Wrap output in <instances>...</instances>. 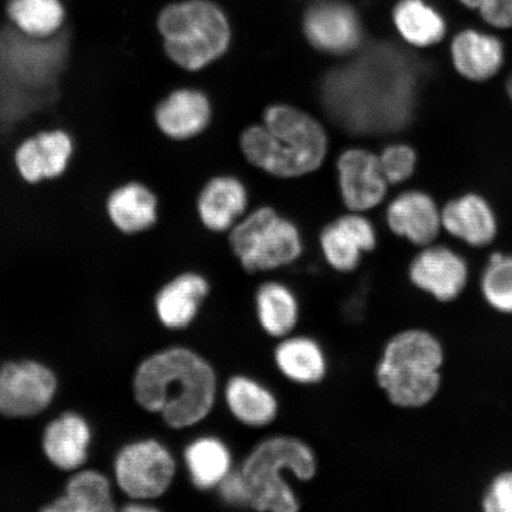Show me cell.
I'll use <instances>...</instances> for the list:
<instances>
[{"instance_id": "d4e9b609", "label": "cell", "mask_w": 512, "mask_h": 512, "mask_svg": "<svg viewBox=\"0 0 512 512\" xmlns=\"http://www.w3.org/2000/svg\"><path fill=\"white\" fill-rule=\"evenodd\" d=\"M255 312L262 331L275 339L292 335L299 323L298 298L279 281H266L259 286L255 293Z\"/></svg>"}, {"instance_id": "5bb4252c", "label": "cell", "mask_w": 512, "mask_h": 512, "mask_svg": "<svg viewBox=\"0 0 512 512\" xmlns=\"http://www.w3.org/2000/svg\"><path fill=\"white\" fill-rule=\"evenodd\" d=\"M386 219L395 235L418 247L432 245L443 229L437 203L420 190L406 191L395 197L389 204Z\"/></svg>"}, {"instance_id": "4dcf8cb0", "label": "cell", "mask_w": 512, "mask_h": 512, "mask_svg": "<svg viewBox=\"0 0 512 512\" xmlns=\"http://www.w3.org/2000/svg\"><path fill=\"white\" fill-rule=\"evenodd\" d=\"M220 501L229 508L251 509V494L240 467H234L215 489Z\"/></svg>"}, {"instance_id": "ffe728a7", "label": "cell", "mask_w": 512, "mask_h": 512, "mask_svg": "<svg viewBox=\"0 0 512 512\" xmlns=\"http://www.w3.org/2000/svg\"><path fill=\"white\" fill-rule=\"evenodd\" d=\"M223 400L241 425L264 428L278 418L279 401L270 388L248 375H234L224 384Z\"/></svg>"}, {"instance_id": "52a82bcc", "label": "cell", "mask_w": 512, "mask_h": 512, "mask_svg": "<svg viewBox=\"0 0 512 512\" xmlns=\"http://www.w3.org/2000/svg\"><path fill=\"white\" fill-rule=\"evenodd\" d=\"M57 377L43 363L24 360L0 366V414L6 418H32L53 402Z\"/></svg>"}, {"instance_id": "5b68a950", "label": "cell", "mask_w": 512, "mask_h": 512, "mask_svg": "<svg viewBox=\"0 0 512 512\" xmlns=\"http://www.w3.org/2000/svg\"><path fill=\"white\" fill-rule=\"evenodd\" d=\"M229 243L249 273L278 270L303 253L298 228L271 208L256 210L239 223L230 233Z\"/></svg>"}, {"instance_id": "603a6c76", "label": "cell", "mask_w": 512, "mask_h": 512, "mask_svg": "<svg viewBox=\"0 0 512 512\" xmlns=\"http://www.w3.org/2000/svg\"><path fill=\"white\" fill-rule=\"evenodd\" d=\"M183 463L190 482L200 491H213L234 469L229 446L215 435H201L185 446Z\"/></svg>"}, {"instance_id": "7c38bea8", "label": "cell", "mask_w": 512, "mask_h": 512, "mask_svg": "<svg viewBox=\"0 0 512 512\" xmlns=\"http://www.w3.org/2000/svg\"><path fill=\"white\" fill-rule=\"evenodd\" d=\"M339 185L347 207L361 213L379 206L387 195L379 156L367 150L345 151L337 162Z\"/></svg>"}, {"instance_id": "44dd1931", "label": "cell", "mask_w": 512, "mask_h": 512, "mask_svg": "<svg viewBox=\"0 0 512 512\" xmlns=\"http://www.w3.org/2000/svg\"><path fill=\"white\" fill-rule=\"evenodd\" d=\"M210 117L209 100L196 89H177L155 108V121L159 131L176 140L189 139L203 132Z\"/></svg>"}, {"instance_id": "f546056e", "label": "cell", "mask_w": 512, "mask_h": 512, "mask_svg": "<svg viewBox=\"0 0 512 512\" xmlns=\"http://www.w3.org/2000/svg\"><path fill=\"white\" fill-rule=\"evenodd\" d=\"M382 174L388 184L408 181L415 172L418 156L412 146L394 144L387 146L379 156Z\"/></svg>"}, {"instance_id": "2e32d148", "label": "cell", "mask_w": 512, "mask_h": 512, "mask_svg": "<svg viewBox=\"0 0 512 512\" xmlns=\"http://www.w3.org/2000/svg\"><path fill=\"white\" fill-rule=\"evenodd\" d=\"M441 226L453 238L477 248L494 242L498 230L494 209L477 194H466L448 202L441 209Z\"/></svg>"}, {"instance_id": "f1b7e54d", "label": "cell", "mask_w": 512, "mask_h": 512, "mask_svg": "<svg viewBox=\"0 0 512 512\" xmlns=\"http://www.w3.org/2000/svg\"><path fill=\"white\" fill-rule=\"evenodd\" d=\"M480 290L492 309L512 315V255L501 252L490 255L480 280Z\"/></svg>"}, {"instance_id": "e0dca14e", "label": "cell", "mask_w": 512, "mask_h": 512, "mask_svg": "<svg viewBox=\"0 0 512 512\" xmlns=\"http://www.w3.org/2000/svg\"><path fill=\"white\" fill-rule=\"evenodd\" d=\"M451 60L454 69L472 82L489 81L499 73L505 50L498 37L476 29H465L452 38Z\"/></svg>"}, {"instance_id": "ac0fdd59", "label": "cell", "mask_w": 512, "mask_h": 512, "mask_svg": "<svg viewBox=\"0 0 512 512\" xmlns=\"http://www.w3.org/2000/svg\"><path fill=\"white\" fill-rule=\"evenodd\" d=\"M106 213L120 234H142L158 221V198L146 184L131 179L107 196Z\"/></svg>"}, {"instance_id": "484cf974", "label": "cell", "mask_w": 512, "mask_h": 512, "mask_svg": "<svg viewBox=\"0 0 512 512\" xmlns=\"http://www.w3.org/2000/svg\"><path fill=\"white\" fill-rule=\"evenodd\" d=\"M47 512H112V485L104 473L82 470L68 480L64 494L42 509Z\"/></svg>"}, {"instance_id": "e575fe53", "label": "cell", "mask_w": 512, "mask_h": 512, "mask_svg": "<svg viewBox=\"0 0 512 512\" xmlns=\"http://www.w3.org/2000/svg\"><path fill=\"white\" fill-rule=\"evenodd\" d=\"M458 2L470 10H478L485 0H458Z\"/></svg>"}, {"instance_id": "7402d4cb", "label": "cell", "mask_w": 512, "mask_h": 512, "mask_svg": "<svg viewBox=\"0 0 512 512\" xmlns=\"http://www.w3.org/2000/svg\"><path fill=\"white\" fill-rule=\"evenodd\" d=\"M274 364L286 380L299 386L322 382L328 373V358L316 339L290 335L279 339Z\"/></svg>"}, {"instance_id": "277c9868", "label": "cell", "mask_w": 512, "mask_h": 512, "mask_svg": "<svg viewBox=\"0 0 512 512\" xmlns=\"http://www.w3.org/2000/svg\"><path fill=\"white\" fill-rule=\"evenodd\" d=\"M158 30L164 38L166 55L191 72L219 59L230 41L226 16L206 0L168 6L158 18Z\"/></svg>"}, {"instance_id": "9c48e42d", "label": "cell", "mask_w": 512, "mask_h": 512, "mask_svg": "<svg viewBox=\"0 0 512 512\" xmlns=\"http://www.w3.org/2000/svg\"><path fill=\"white\" fill-rule=\"evenodd\" d=\"M409 280L419 290L441 303L462 294L469 280V267L462 255L440 245L422 247L409 266Z\"/></svg>"}, {"instance_id": "30bf717a", "label": "cell", "mask_w": 512, "mask_h": 512, "mask_svg": "<svg viewBox=\"0 0 512 512\" xmlns=\"http://www.w3.org/2000/svg\"><path fill=\"white\" fill-rule=\"evenodd\" d=\"M304 30L313 47L329 54H348L360 46L362 25L347 4L319 2L306 12Z\"/></svg>"}, {"instance_id": "4fadbf2b", "label": "cell", "mask_w": 512, "mask_h": 512, "mask_svg": "<svg viewBox=\"0 0 512 512\" xmlns=\"http://www.w3.org/2000/svg\"><path fill=\"white\" fill-rule=\"evenodd\" d=\"M376 245L373 224L360 214L339 217L320 235L324 258L339 273L355 271L361 264L362 255L374 251Z\"/></svg>"}, {"instance_id": "1f68e13d", "label": "cell", "mask_w": 512, "mask_h": 512, "mask_svg": "<svg viewBox=\"0 0 512 512\" xmlns=\"http://www.w3.org/2000/svg\"><path fill=\"white\" fill-rule=\"evenodd\" d=\"M482 507L486 512H512V471L499 473L492 480Z\"/></svg>"}, {"instance_id": "ba28073f", "label": "cell", "mask_w": 512, "mask_h": 512, "mask_svg": "<svg viewBox=\"0 0 512 512\" xmlns=\"http://www.w3.org/2000/svg\"><path fill=\"white\" fill-rule=\"evenodd\" d=\"M74 153L72 133L62 127L46 128L18 143L14 162L24 182L38 184L66 174Z\"/></svg>"}, {"instance_id": "9a60e30c", "label": "cell", "mask_w": 512, "mask_h": 512, "mask_svg": "<svg viewBox=\"0 0 512 512\" xmlns=\"http://www.w3.org/2000/svg\"><path fill=\"white\" fill-rule=\"evenodd\" d=\"M210 293L208 280L200 273L177 275L160 288L155 299L159 323L165 329L182 331L195 322Z\"/></svg>"}, {"instance_id": "cb8c5ba5", "label": "cell", "mask_w": 512, "mask_h": 512, "mask_svg": "<svg viewBox=\"0 0 512 512\" xmlns=\"http://www.w3.org/2000/svg\"><path fill=\"white\" fill-rule=\"evenodd\" d=\"M247 202L245 185L238 178L216 177L201 192L198 213L208 229L226 232L243 214Z\"/></svg>"}, {"instance_id": "7a4b0ae2", "label": "cell", "mask_w": 512, "mask_h": 512, "mask_svg": "<svg viewBox=\"0 0 512 512\" xmlns=\"http://www.w3.org/2000/svg\"><path fill=\"white\" fill-rule=\"evenodd\" d=\"M245 156L255 166L278 177H298L315 171L328 152L322 125L297 108H267L264 124L249 127L241 137Z\"/></svg>"}, {"instance_id": "d6a6232c", "label": "cell", "mask_w": 512, "mask_h": 512, "mask_svg": "<svg viewBox=\"0 0 512 512\" xmlns=\"http://www.w3.org/2000/svg\"><path fill=\"white\" fill-rule=\"evenodd\" d=\"M477 11L492 28H512V0H485Z\"/></svg>"}, {"instance_id": "6da1fadb", "label": "cell", "mask_w": 512, "mask_h": 512, "mask_svg": "<svg viewBox=\"0 0 512 512\" xmlns=\"http://www.w3.org/2000/svg\"><path fill=\"white\" fill-rule=\"evenodd\" d=\"M219 377L210 362L187 347L155 352L139 364L133 395L140 408L157 414L172 430L200 425L214 411Z\"/></svg>"}, {"instance_id": "d590c367", "label": "cell", "mask_w": 512, "mask_h": 512, "mask_svg": "<svg viewBox=\"0 0 512 512\" xmlns=\"http://www.w3.org/2000/svg\"><path fill=\"white\" fill-rule=\"evenodd\" d=\"M507 93L509 95V98L512 101V73L510 74V76L507 80Z\"/></svg>"}, {"instance_id": "3957f363", "label": "cell", "mask_w": 512, "mask_h": 512, "mask_svg": "<svg viewBox=\"0 0 512 512\" xmlns=\"http://www.w3.org/2000/svg\"><path fill=\"white\" fill-rule=\"evenodd\" d=\"M251 494V509L259 512H297L300 501L290 479L310 482L317 475L316 453L291 435L266 438L239 466Z\"/></svg>"}, {"instance_id": "836d02e7", "label": "cell", "mask_w": 512, "mask_h": 512, "mask_svg": "<svg viewBox=\"0 0 512 512\" xmlns=\"http://www.w3.org/2000/svg\"><path fill=\"white\" fill-rule=\"evenodd\" d=\"M123 510L127 512H155L159 509L151 502L130 501L125 505Z\"/></svg>"}, {"instance_id": "8fae6325", "label": "cell", "mask_w": 512, "mask_h": 512, "mask_svg": "<svg viewBox=\"0 0 512 512\" xmlns=\"http://www.w3.org/2000/svg\"><path fill=\"white\" fill-rule=\"evenodd\" d=\"M445 361L443 345L426 330L399 332L384 347L375 373L424 375L440 373Z\"/></svg>"}, {"instance_id": "83f0119b", "label": "cell", "mask_w": 512, "mask_h": 512, "mask_svg": "<svg viewBox=\"0 0 512 512\" xmlns=\"http://www.w3.org/2000/svg\"><path fill=\"white\" fill-rule=\"evenodd\" d=\"M6 14L17 30L37 38L59 34L67 17L61 0H10Z\"/></svg>"}, {"instance_id": "8992f818", "label": "cell", "mask_w": 512, "mask_h": 512, "mask_svg": "<svg viewBox=\"0 0 512 512\" xmlns=\"http://www.w3.org/2000/svg\"><path fill=\"white\" fill-rule=\"evenodd\" d=\"M114 473L119 489L130 501L153 503L174 484L177 460L159 440H137L121 448Z\"/></svg>"}, {"instance_id": "d6986e66", "label": "cell", "mask_w": 512, "mask_h": 512, "mask_svg": "<svg viewBox=\"0 0 512 512\" xmlns=\"http://www.w3.org/2000/svg\"><path fill=\"white\" fill-rule=\"evenodd\" d=\"M91 439V427L81 415L64 413L44 430L43 452L57 469L78 471L87 462Z\"/></svg>"}, {"instance_id": "4316f807", "label": "cell", "mask_w": 512, "mask_h": 512, "mask_svg": "<svg viewBox=\"0 0 512 512\" xmlns=\"http://www.w3.org/2000/svg\"><path fill=\"white\" fill-rule=\"evenodd\" d=\"M393 22L402 40L414 48H430L444 40L445 18L425 0H400Z\"/></svg>"}]
</instances>
